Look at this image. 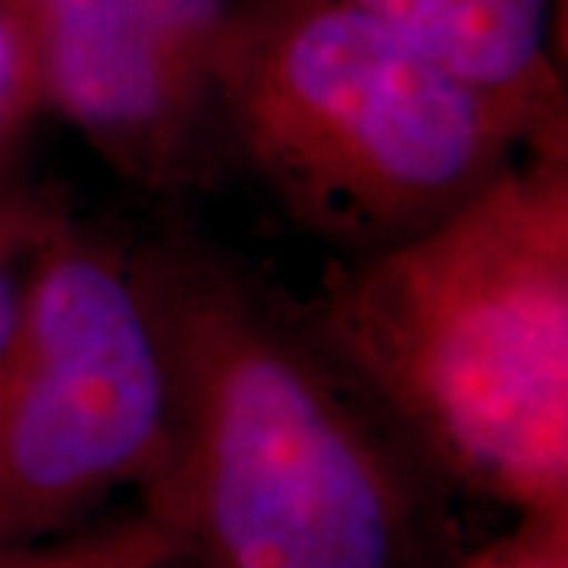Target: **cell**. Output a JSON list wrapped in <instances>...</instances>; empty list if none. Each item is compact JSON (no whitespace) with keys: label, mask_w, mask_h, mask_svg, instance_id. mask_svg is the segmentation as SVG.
<instances>
[{"label":"cell","mask_w":568,"mask_h":568,"mask_svg":"<svg viewBox=\"0 0 568 568\" xmlns=\"http://www.w3.org/2000/svg\"><path fill=\"white\" fill-rule=\"evenodd\" d=\"M310 323L439 480L566 515L568 152H534L402 244L338 256Z\"/></svg>","instance_id":"cell-2"},{"label":"cell","mask_w":568,"mask_h":568,"mask_svg":"<svg viewBox=\"0 0 568 568\" xmlns=\"http://www.w3.org/2000/svg\"><path fill=\"white\" fill-rule=\"evenodd\" d=\"M168 386L130 237L73 212L0 357V534L54 525L162 458Z\"/></svg>","instance_id":"cell-4"},{"label":"cell","mask_w":568,"mask_h":568,"mask_svg":"<svg viewBox=\"0 0 568 568\" xmlns=\"http://www.w3.org/2000/svg\"><path fill=\"white\" fill-rule=\"evenodd\" d=\"M224 152L338 256L426 231L540 149L528 123L347 0H231Z\"/></svg>","instance_id":"cell-3"},{"label":"cell","mask_w":568,"mask_h":568,"mask_svg":"<svg viewBox=\"0 0 568 568\" xmlns=\"http://www.w3.org/2000/svg\"><path fill=\"white\" fill-rule=\"evenodd\" d=\"M181 544V537L162 521L133 525L123 534L104 537L99 544L77 547L63 556H54V568H159Z\"/></svg>","instance_id":"cell-9"},{"label":"cell","mask_w":568,"mask_h":568,"mask_svg":"<svg viewBox=\"0 0 568 568\" xmlns=\"http://www.w3.org/2000/svg\"><path fill=\"white\" fill-rule=\"evenodd\" d=\"M455 568H568L566 515L528 518L518 534Z\"/></svg>","instance_id":"cell-10"},{"label":"cell","mask_w":568,"mask_h":568,"mask_svg":"<svg viewBox=\"0 0 568 568\" xmlns=\"http://www.w3.org/2000/svg\"><path fill=\"white\" fill-rule=\"evenodd\" d=\"M41 111L39 61L26 0H0V140L29 130Z\"/></svg>","instance_id":"cell-8"},{"label":"cell","mask_w":568,"mask_h":568,"mask_svg":"<svg viewBox=\"0 0 568 568\" xmlns=\"http://www.w3.org/2000/svg\"><path fill=\"white\" fill-rule=\"evenodd\" d=\"M212 568H215V566H212Z\"/></svg>","instance_id":"cell-13"},{"label":"cell","mask_w":568,"mask_h":568,"mask_svg":"<svg viewBox=\"0 0 568 568\" xmlns=\"http://www.w3.org/2000/svg\"><path fill=\"white\" fill-rule=\"evenodd\" d=\"M73 215L67 193L20 178L0 190V357L20 328L41 256Z\"/></svg>","instance_id":"cell-7"},{"label":"cell","mask_w":568,"mask_h":568,"mask_svg":"<svg viewBox=\"0 0 568 568\" xmlns=\"http://www.w3.org/2000/svg\"><path fill=\"white\" fill-rule=\"evenodd\" d=\"M41 111L61 118L108 168L181 200L231 168L215 58L231 0H26Z\"/></svg>","instance_id":"cell-5"},{"label":"cell","mask_w":568,"mask_h":568,"mask_svg":"<svg viewBox=\"0 0 568 568\" xmlns=\"http://www.w3.org/2000/svg\"><path fill=\"white\" fill-rule=\"evenodd\" d=\"M0 568H54V556H26V552H0Z\"/></svg>","instance_id":"cell-12"},{"label":"cell","mask_w":568,"mask_h":568,"mask_svg":"<svg viewBox=\"0 0 568 568\" xmlns=\"http://www.w3.org/2000/svg\"><path fill=\"white\" fill-rule=\"evenodd\" d=\"M22 136L13 140H0V190L17 178V149H20Z\"/></svg>","instance_id":"cell-11"},{"label":"cell","mask_w":568,"mask_h":568,"mask_svg":"<svg viewBox=\"0 0 568 568\" xmlns=\"http://www.w3.org/2000/svg\"><path fill=\"white\" fill-rule=\"evenodd\" d=\"M168 386L152 518L215 568H414L439 474L306 316L181 212L130 237Z\"/></svg>","instance_id":"cell-1"},{"label":"cell","mask_w":568,"mask_h":568,"mask_svg":"<svg viewBox=\"0 0 568 568\" xmlns=\"http://www.w3.org/2000/svg\"><path fill=\"white\" fill-rule=\"evenodd\" d=\"M568 152L566 0H347Z\"/></svg>","instance_id":"cell-6"}]
</instances>
